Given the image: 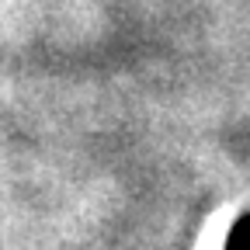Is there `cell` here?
<instances>
[{
  "label": "cell",
  "instance_id": "cell-1",
  "mask_svg": "<svg viewBox=\"0 0 250 250\" xmlns=\"http://www.w3.org/2000/svg\"><path fill=\"white\" fill-rule=\"evenodd\" d=\"M223 250H250V212H243L236 223H233Z\"/></svg>",
  "mask_w": 250,
  "mask_h": 250
}]
</instances>
